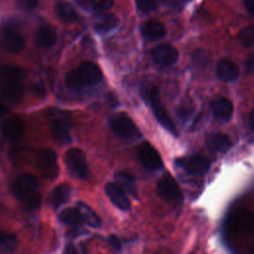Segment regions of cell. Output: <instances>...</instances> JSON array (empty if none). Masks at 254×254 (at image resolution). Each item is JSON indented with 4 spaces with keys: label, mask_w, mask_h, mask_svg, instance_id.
<instances>
[{
    "label": "cell",
    "mask_w": 254,
    "mask_h": 254,
    "mask_svg": "<svg viewBox=\"0 0 254 254\" xmlns=\"http://www.w3.org/2000/svg\"><path fill=\"white\" fill-rule=\"evenodd\" d=\"M37 179L30 174L19 176L11 185V191L30 212L37 211L41 205V194Z\"/></svg>",
    "instance_id": "1"
},
{
    "label": "cell",
    "mask_w": 254,
    "mask_h": 254,
    "mask_svg": "<svg viewBox=\"0 0 254 254\" xmlns=\"http://www.w3.org/2000/svg\"><path fill=\"white\" fill-rule=\"evenodd\" d=\"M63 254H77V251L71 243H68V244L65 245Z\"/></svg>",
    "instance_id": "41"
},
{
    "label": "cell",
    "mask_w": 254,
    "mask_h": 254,
    "mask_svg": "<svg viewBox=\"0 0 254 254\" xmlns=\"http://www.w3.org/2000/svg\"><path fill=\"white\" fill-rule=\"evenodd\" d=\"M17 248V239L14 234L2 232L1 235V250L2 252L12 253Z\"/></svg>",
    "instance_id": "28"
},
{
    "label": "cell",
    "mask_w": 254,
    "mask_h": 254,
    "mask_svg": "<svg viewBox=\"0 0 254 254\" xmlns=\"http://www.w3.org/2000/svg\"><path fill=\"white\" fill-rule=\"evenodd\" d=\"M192 112L193 107L189 104H182L177 108V116L183 122H187L190 118Z\"/></svg>",
    "instance_id": "32"
},
{
    "label": "cell",
    "mask_w": 254,
    "mask_h": 254,
    "mask_svg": "<svg viewBox=\"0 0 254 254\" xmlns=\"http://www.w3.org/2000/svg\"><path fill=\"white\" fill-rule=\"evenodd\" d=\"M244 5L247 11L254 16V0H244Z\"/></svg>",
    "instance_id": "40"
},
{
    "label": "cell",
    "mask_w": 254,
    "mask_h": 254,
    "mask_svg": "<svg viewBox=\"0 0 254 254\" xmlns=\"http://www.w3.org/2000/svg\"><path fill=\"white\" fill-rule=\"evenodd\" d=\"M138 159L142 166L150 171H157L163 168V160L158 151L150 144L143 143L138 150Z\"/></svg>",
    "instance_id": "9"
},
{
    "label": "cell",
    "mask_w": 254,
    "mask_h": 254,
    "mask_svg": "<svg viewBox=\"0 0 254 254\" xmlns=\"http://www.w3.org/2000/svg\"><path fill=\"white\" fill-rule=\"evenodd\" d=\"M142 96L145 98V100L149 103L151 106V109L158 120V122L170 133L173 135H178L177 128L175 126V123L173 122L172 118L170 117L169 113L165 109L159 95V90L155 85L148 84L144 85L141 90Z\"/></svg>",
    "instance_id": "3"
},
{
    "label": "cell",
    "mask_w": 254,
    "mask_h": 254,
    "mask_svg": "<svg viewBox=\"0 0 254 254\" xmlns=\"http://www.w3.org/2000/svg\"><path fill=\"white\" fill-rule=\"evenodd\" d=\"M239 40L243 46L250 48L254 46V25H248L239 32Z\"/></svg>",
    "instance_id": "29"
},
{
    "label": "cell",
    "mask_w": 254,
    "mask_h": 254,
    "mask_svg": "<svg viewBox=\"0 0 254 254\" xmlns=\"http://www.w3.org/2000/svg\"><path fill=\"white\" fill-rule=\"evenodd\" d=\"M141 34L148 41H158L165 37L166 29L161 22L151 20L141 26Z\"/></svg>",
    "instance_id": "18"
},
{
    "label": "cell",
    "mask_w": 254,
    "mask_h": 254,
    "mask_svg": "<svg viewBox=\"0 0 254 254\" xmlns=\"http://www.w3.org/2000/svg\"><path fill=\"white\" fill-rule=\"evenodd\" d=\"M3 97L10 103H18L24 94V86L19 79H5L2 87Z\"/></svg>",
    "instance_id": "17"
},
{
    "label": "cell",
    "mask_w": 254,
    "mask_h": 254,
    "mask_svg": "<svg viewBox=\"0 0 254 254\" xmlns=\"http://www.w3.org/2000/svg\"><path fill=\"white\" fill-rule=\"evenodd\" d=\"M176 165L191 176H202L210 168V161L199 155L179 158L175 161Z\"/></svg>",
    "instance_id": "8"
},
{
    "label": "cell",
    "mask_w": 254,
    "mask_h": 254,
    "mask_svg": "<svg viewBox=\"0 0 254 254\" xmlns=\"http://www.w3.org/2000/svg\"><path fill=\"white\" fill-rule=\"evenodd\" d=\"M158 195L167 202H179L182 199V191L179 185L171 177L162 178L157 184Z\"/></svg>",
    "instance_id": "10"
},
{
    "label": "cell",
    "mask_w": 254,
    "mask_h": 254,
    "mask_svg": "<svg viewBox=\"0 0 254 254\" xmlns=\"http://www.w3.org/2000/svg\"><path fill=\"white\" fill-rule=\"evenodd\" d=\"M19 1L22 4V6L25 7L26 9H34L38 4V0H19Z\"/></svg>",
    "instance_id": "39"
},
{
    "label": "cell",
    "mask_w": 254,
    "mask_h": 254,
    "mask_svg": "<svg viewBox=\"0 0 254 254\" xmlns=\"http://www.w3.org/2000/svg\"><path fill=\"white\" fill-rule=\"evenodd\" d=\"M32 90L34 92V94L38 97H44L45 94H46V90H45V87L42 85V84H34L33 87H32Z\"/></svg>",
    "instance_id": "38"
},
{
    "label": "cell",
    "mask_w": 254,
    "mask_h": 254,
    "mask_svg": "<svg viewBox=\"0 0 254 254\" xmlns=\"http://www.w3.org/2000/svg\"><path fill=\"white\" fill-rule=\"evenodd\" d=\"M70 196V187L65 184L59 185L57 188L54 189L50 197L49 203L54 208L57 209L63 204H64Z\"/></svg>",
    "instance_id": "22"
},
{
    "label": "cell",
    "mask_w": 254,
    "mask_h": 254,
    "mask_svg": "<svg viewBox=\"0 0 254 254\" xmlns=\"http://www.w3.org/2000/svg\"><path fill=\"white\" fill-rule=\"evenodd\" d=\"M37 169L40 175L46 180H54L59 174L57 154L53 149L45 148L37 155Z\"/></svg>",
    "instance_id": "6"
},
{
    "label": "cell",
    "mask_w": 254,
    "mask_h": 254,
    "mask_svg": "<svg viewBox=\"0 0 254 254\" xmlns=\"http://www.w3.org/2000/svg\"><path fill=\"white\" fill-rule=\"evenodd\" d=\"M245 68L248 73H254V53L247 58L245 62Z\"/></svg>",
    "instance_id": "37"
},
{
    "label": "cell",
    "mask_w": 254,
    "mask_h": 254,
    "mask_svg": "<svg viewBox=\"0 0 254 254\" xmlns=\"http://www.w3.org/2000/svg\"><path fill=\"white\" fill-rule=\"evenodd\" d=\"M249 123H250V126L252 127V129L254 130V109L249 114Z\"/></svg>",
    "instance_id": "42"
},
{
    "label": "cell",
    "mask_w": 254,
    "mask_h": 254,
    "mask_svg": "<svg viewBox=\"0 0 254 254\" xmlns=\"http://www.w3.org/2000/svg\"><path fill=\"white\" fill-rule=\"evenodd\" d=\"M206 147L213 152H225L231 147L228 136L222 133H210L205 137Z\"/></svg>",
    "instance_id": "19"
},
{
    "label": "cell",
    "mask_w": 254,
    "mask_h": 254,
    "mask_svg": "<svg viewBox=\"0 0 254 254\" xmlns=\"http://www.w3.org/2000/svg\"><path fill=\"white\" fill-rule=\"evenodd\" d=\"M2 131L6 139L16 140L24 132V121L20 117H12L3 123Z\"/></svg>",
    "instance_id": "20"
},
{
    "label": "cell",
    "mask_w": 254,
    "mask_h": 254,
    "mask_svg": "<svg viewBox=\"0 0 254 254\" xmlns=\"http://www.w3.org/2000/svg\"><path fill=\"white\" fill-rule=\"evenodd\" d=\"M114 179L116 180V183L126 190V192H128L132 196H136V184L134 178L129 173L119 171L115 173Z\"/></svg>",
    "instance_id": "27"
},
{
    "label": "cell",
    "mask_w": 254,
    "mask_h": 254,
    "mask_svg": "<svg viewBox=\"0 0 254 254\" xmlns=\"http://www.w3.org/2000/svg\"><path fill=\"white\" fill-rule=\"evenodd\" d=\"M206 56L204 55L203 51H196L195 54L193 55V63L194 64L198 65V66H204L206 64Z\"/></svg>",
    "instance_id": "34"
},
{
    "label": "cell",
    "mask_w": 254,
    "mask_h": 254,
    "mask_svg": "<svg viewBox=\"0 0 254 254\" xmlns=\"http://www.w3.org/2000/svg\"><path fill=\"white\" fill-rule=\"evenodd\" d=\"M69 130L70 123L68 115L64 111H54L51 120V131L54 140L61 145L69 144L71 141Z\"/></svg>",
    "instance_id": "5"
},
{
    "label": "cell",
    "mask_w": 254,
    "mask_h": 254,
    "mask_svg": "<svg viewBox=\"0 0 254 254\" xmlns=\"http://www.w3.org/2000/svg\"><path fill=\"white\" fill-rule=\"evenodd\" d=\"M112 132L121 139H133L140 135L139 129L134 121L127 115L117 114L110 120Z\"/></svg>",
    "instance_id": "7"
},
{
    "label": "cell",
    "mask_w": 254,
    "mask_h": 254,
    "mask_svg": "<svg viewBox=\"0 0 254 254\" xmlns=\"http://www.w3.org/2000/svg\"><path fill=\"white\" fill-rule=\"evenodd\" d=\"M76 207L78 208V210L82 216L83 222L88 224L90 227H94V228H97L100 226V224H101L100 218L90 206H88L87 204H85L82 201H77Z\"/></svg>",
    "instance_id": "26"
},
{
    "label": "cell",
    "mask_w": 254,
    "mask_h": 254,
    "mask_svg": "<svg viewBox=\"0 0 254 254\" xmlns=\"http://www.w3.org/2000/svg\"><path fill=\"white\" fill-rule=\"evenodd\" d=\"M105 192L111 202L121 210L127 211L130 209L131 204L126 190L117 183H108L104 187Z\"/></svg>",
    "instance_id": "11"
},
{
    "label": "cell",
    "mask_w": 254,
    "mask_h": 254,
    "mask_svg": "<svg viewBox=\"0 0 254 254\" xmlns=\"http://www.w3.org/2000/svg\"><path fill=\"white\" fill-rule=\"evenodd\" d=\"M179 53L169 44H161L152 51L153 61L160 65H171L178 61Z\"/></svg>",
    "instance_id": "12"
},
{
    "label": "cell",
    "mask_w": 254,
    "mask_h": 254,
    "mask_svg": "<svg viewBox=\"0 0 254 254\" xmlns=\"http://www.w3.org/2000/svg\"><path fill=\"white\" fill-rule=\"evenodd\" d=\"M2 43L6 51L17 54L24 49V40L22 36L11 27H5L2 31Z\"/></svg>",
    "instance_id": "13"
},
{
    "label": "cell",
    "mask_w": 254,
    "mask_h": 254,
    "mask_svg": "<svg viewBox=\"0 0 254 254\" xmlns=\"http://www.w3.org/2000/svg\"><path fill=\"white\" fill-rule=\"evenodd\" d=\"M89 3L97 11H105L113 6V0H89Z\"/></svg>",
    "instance_id": "33"
},
{
    "label": "cell",
    "mask_w": 254,
    "mask_h": 254,
    "mask_svg": "<svg viewBox=\"0 0 254 254\" xmlns=\"http://www.w3.org/2000/svg\"><path fill=\"white\" fill-rule=\"evenodd\" d=\"M64 160L68 173L74 178L83 180L88 176V166L86 158L80 149H68L64 154Z\"/></svg>",
    "instance_id": "4"
},
{
    "label": "cell",
    "mask_w": 254,
    "mask_h": 254,
    "mask_svg": "<svg viewBox=\"0 0 254 254\" xmlns=\"http://www.w3.org/2000/svg\"><path fill=\"white\" fill-rule=\"evenodd\" d=\"M107 241H108L109 245H110L113 249H115L116 251H120V250H121V242H120V240H119V238H118L117 236H115V235H110V236L108 237Z\"/></svg>",
    "instance_id": "35"
},
{
    "label": "cell",
    "mask_w": 254,
    "mask_h": 254,
    "mask_svg": "<svg viewBox=\"0 0 254 254\" xmlns=\"http://www.w3.org/2000/svg\"><path fill=\"white\" fill-rule=\"evenodd\" d=\"M252 254H254V244H253V246H252Z\"/></svg>",
    "instance_id": "43"
},
{
    "label": "cell",
    "mask_w": 254,
    "mask_h": 254,
    "mask_svg": "<svg viewBox=\"0 0 254 254\" xmlns=\"http://www.w3.org/2000/svg\"><path fill=\"white\" fill-rule=\"evenodd\" d=\"M2 74L5 79H19L21 80L25 76V72L22 68L14 65H4L2 67Z\"/></svg>",
    "instance_id": "30"
},
{
    "label": "cell",
    "mask_w": 254,
    "mask_h": 254,
    "mask_svg": "<svg viewBox=\"0 0 254 254\" xmlns=\"http://www.w3.org/2000/svg\"><path fill=\"white\" fill-rule=\"evenodd\" d=\"M36 44L42 49H50L57 42L56 32L50 26H41L36 33Z\"/></svg>",
    "instance_id": "21"
},
{
    "label": "cell",
    "mask_w": 254,
    "mask_h": 254,
    "mask_svg": "<svg viewBox=\"0 0 254 254\" xmlns=\"http://www.w3.org/2000/svg\"><path fill=\"white\" fill-rule=\"evenodd\" d=\"M101 79L102 72L99 66L92 62H84L66 74L65 85L69 90L79 92L86 86L98 83Z\"/></svg>",
    "instance_id": "2"
},
{
    "label": "cell",
    "mask_w": 254,
    "mask_h": 254,
    "mask_svg": "<svg viewBox=\"0 0 254 254\" xmlns=\"http://www.w3.org/2000/svg\"><path fill=\"white\" fill-rule=\"evenodd\" d=\"M136 6L141 13L149 14L157 7V0H135Z\"/></svg>",
    "instance_id": "31"
},
{
    "label": "cell",
    "mask_w": 254,
    "mask_h": 254,
    "mask_svg": "<svg viewBox=\"0 0 254 254\" xmlns=\"http://www.w3.org/2000/svg\"><path fill=\"white\" fill-rule=\"evenodd\" d=\"M59 219L65 225L78 227L82 224L83 219L78 208H65L59 214Z\"/></svg>",
    "instance_id": "25"
},
{
    "label": "cell",
    "mask_w": 254,
    "mask_h": 254,
    "mask_svg": "<svg viewBox=\"0 0 254 254\" xmlns=\"http://www.w3.org/2000/svg\"><path fill=\"white\" fill-rule=\"evenodd\" d=\"M117 19L114 15L109 13H103L96 17L93 28L98 33H108L117 26Z\"/></svg>",
    "instance_id": "23"
},
{
    "label": "cell",
    "mask_w": 254,
    "mask_h": 254,
    "mask_svg": "<svg viewBox=\"0 0 254 254\" xmlns=\"http://www.w3.org/2000/svg\"><path fill=\"white\" fill-rule=\"evenodd\" d=\"M162 5H164L167 8H179L182 5V0H160Z\"/></svg>",
    "instance_id": "36"
},
{
    "label": "cell",
    "mask_w": 254,
    "mask_h": 254,
    "mask_svg": "<svg viewBox=\"0 0 254 254\" xmlns=\"http://www.w3.org/2000/svg\"><path fill=\"white\" fill-rule=\"evenodd\" d=\"M56 14L64 23H73L78 20V14L68 2H59L56 7Z\"/></svg>",
    "instance_id": "24"
},
{
    "label": "cell",
    "mask_w": 254,
    "mask_h": 254,
    "mask_svg": "<svg viewBox=\"0 0 254 254\" xmlns=\"http://www.w3.org/2000/svg\"><path fill=\"white\" fill-rule=\"evenodd\" d=\"M215 73L218 79L224 82L234 81L239 74L237 64L228 59H221L215 66Z\"/></svg>",
    "instance_id": "16"
},
{
    "label": "cell",
    "mask_w": 254,
    "mask_h": 254,
    "mask_svg": "<svg viewBox=\"0 0 254 254\" xmlns=\"http://www.w3.org/2000/svg\"><path fill=\"white\" fill-rule=\"evenodd\" d=\"M212 116L221 122H227L233 114V104L225 97H218L212 101L210 105Z\"/></svg>",
    "instance_id": "14"
},
{
    "label": "cell",
    "mask_w": 254,
    "mask_h": 254,
    "mask_svg": "<svg viewBox=\"0 0 254 254\" xmlns=\"http://www.w3.org/2000/svg\"><path fill=\"white\" fill-rule=\"evenodd\" d=\"M233 226L236 231L242 234L254 232V214L248 209H240L233 216Z\"/></svg>",
    "instance_id": "15"
}]
</instances>
